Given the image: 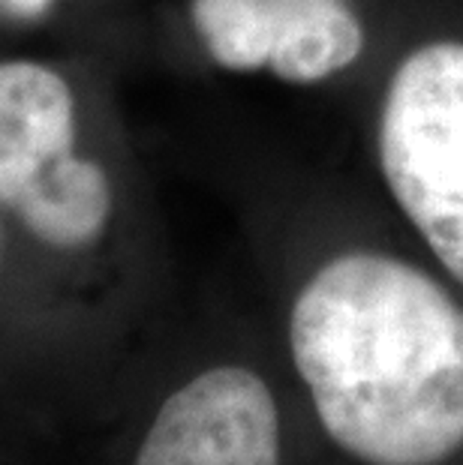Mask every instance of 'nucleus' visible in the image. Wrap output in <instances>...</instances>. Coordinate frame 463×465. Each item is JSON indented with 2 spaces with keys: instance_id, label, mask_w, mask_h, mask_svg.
<instances>
[{
  "instance_id": "nucleus-7",
  "label": "nucleus",
  "mask_w": 463,
  "mask_h": 465,
  "mask_svg": "<svg viewBox=\"0 0 463 465\" xmlns=\"http://www.w3.org/2000/svg\"><path fill=\"white\" fill-rule=\"evenodd\" d=\"M52 6V0H0V15L13 22H34L43 18Z\"/></svg>"
},
{
  "instance_id": "nucleus-2",
  "label": "nucleus",
  "mask_w": 463,
  "mask_h": 465,
  "mask_svg": "<svg viewBox=\"0 0 463 465\" xmlns=\"http://www.w3.org/2000/svg\"><path fill=\"white\" fill-rule=\"evenodd\" d=\"M0 204L52 250H85L112 220L106 172L75 153V100L55 69L0 64Z\"/></svg>"
},
{
  "instance_id": "nucleus-3",
  "label": "nucleus",
  "mask_w": 463,
  "mask_h": 465,
  "mask_svg": "<svg viewBox=\"0 0 463 465\" xmlns=\"http://www.w3.org/2000/svg\"><path fill=\"white\" fill-rule=\"evenodd\" d=\"M379 163L403 213L463 282V43H430L394 73Z\"/></svg>"
},
{
  "instance_id": "nucleus-5",
  "label": "nucleus",
  "mask_w": 463,
  "mask_h": 465,
  "mask_svg": "<svg viewBox=\"0 0 463 465\" xmlns=\"http://www.w3.org/2000/svg\"><path fill=\"white\" fill-rule=\"evenodd\" d=\"M361 48L358 18L340 0H280L268 69L283 82L310 84L349 66Z\"/></svg>"
},
{
  "instance_id": "nucleus-6",
  "label": "nucleus",
  "mask_w": 463,
  "mask_h": 465,
  "mask_svg": "<svg viewBox=\"0 0 463 465\" xmlns=\"http://www.w3.org/2000/svg\"><path fill=\"white\" fill-rule=\"evenodd\" d=\"M277 13L280 0H193L196 31L214 61L235 73L268 66Z\"/></svg>"
},
{
  "instance_id": "nucleus-1",
  "label": "nucleus",
  "mask_w": 463,
  "mask_h": 465,
  "mask_svg": "<svg viewBox=\"0 0 463 465\" xmlns=\"http://www.w3.org/2000/svg\"><path fill=\"white\" fill-rule=\"evenodd\" d=\"M289 349L325 435L361 465H439L463 450V306L382 252L319 267Z\"/></svg>"
},
{
  "instance_id": "nucleus-4",
  "label": "nucleus",
  "mask_w": 463,
  "mask_h": 465,
  "mask_svg": "<svg viewBox=\"0 0 463 465\" xmlns=\"http://www.w3.org/2000/svg\"><path fill=\"white\" fill-rule=\"evenodd\" d=\"M133 465H280V411L262 375L211 366L160 405Z\"/></svg>"
}]
</instances>
